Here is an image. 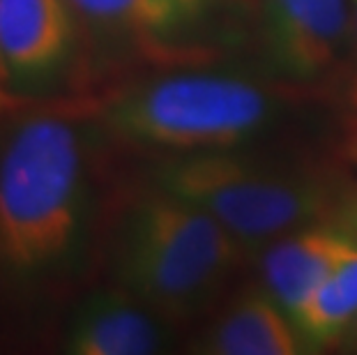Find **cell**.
<instances>
[{"instance_id": "cell-1", "label": "cell", "mask_w": 357, "mask_h": 355, "mask_svg": "<svg viewBox=\"0 0 357 355\" xmlns=\"http://www.w3.org/2000/svg\"><path fill=\"white\" fill-rule=\"evenodd\" d=\"M311 102L261 72L189 63L113 88L95 107L111 137L164 157L258 146Z\"/></svg>"}, {"instance_id": "cell-2", "label": "cell", "mask_w": 357, "mask_h": 355, "mask_svg": "<svg viewBox=\"0 0 357 355\" xmlns=\"http://www.w3.org/2000/svg\"><path fill=\"white\" fill-rule=\"evenodd\" d=\"M153 183L208 210L247 252L307 226L339 224L357 199L337 162L263 143L164 155Z\"/></svg>"}, {"instance_id": "cell-3", "label": "cell", "mask_w": 357, "mask_h": 355, "mask_svg": "<svg viewBox=\"0 0 357 355\" xmlns=\"http://www.w3.org/2000/svg\"><path fill=\"white\" fill-rule=\"evenodd\" d=\"M247 254L208 210L153 183L113 210L106 259L111 284L182 326L215 309Z\"/></svg>"}, {"instance_id": "cell-4", "label": "cell", "mask_w": 357, "mask_h": 355, "mask_svg": "<svg viewBox=\"0 0 357 355\" xmlns=\"http://www.w3.org/2000/svg\"><path fill=\"white\" fill-rule=\"evenodd\" d=\"M88 139L79 111L19 116L0 137V263L42 277L70 261L86 210Z\"/></svg>"}, {"instance_id": "cell-5", "label": "cell", "mask_w": 357, "mask_h": 355, "mask_svg": "<svg viewBox=\"0 0 357 355\" xmlns=\"http://www.w3.org/2000/svg\"><path fill=\"white\" fill-rule=\"evenodd\" d=\"M256 72L337 102L353 49V0H233L224 17Z\"/></svg>"}, {"instance_id": "cell-6", "label": "cell", "mask_w": 357, "mask_h": 355, "mask_svg": "<svg viewBox=\"0 0 357 355\" xmlns=\"http://www.w3.org/2000/svg\"><path fill=\"white\" fill-rule=\"evenodd\" d=\"M77 21L79 42L100 54L102 47L129 49L157 65L208 63L205 51L182 47L194 24L176 0H67Z\"/></svg>"}, {"instance_id": "cell-7", "label": "cell", "mask_w": 357, "mask_h": 355, "mask_svg": "<svg viewBox=\"0 0 357 355\" xmlns=\"http://www.w3.org/2000/svg\"><path fill=\"white\" fill-rule=\"evenodd\" d=\"M79 47L67 0H0V63L19 81L56 74Z\"/></svg>"}, {"instance_id": "cell-8", "label": "cell", "mask_w": 357, "mask_h": 355, "mask_svg": "<svg viewBox=\"0 0 357 355\" xmlns=\"http://www.w3.org/2000/svg\"><path fill=\"white\" fill-rule=\"evenodd\" d=\"M355 245L357 233L339 224L307 226L272 240L261 249L263 289L293 319Z\"/></svg>"}, {"instance_id": "cell-9", "label": "cell", "mask_w": 357, "mask_h": 355, "mask_svg": "<svg viewBox=\"0 0 357 355\" xmlns=\"http://www.w3.org/2000/svg\"><path fill=\"white\" fill-rule=\"evenodd\" d=\"M169 328L139 298L111 284L81 302L65 344L77 355H148L162 351Z\"/></svg>"}, {"instance_id": "cell-10", "label": "cell", "mask_w": 357, "mask_h": 355, "mask_svg": "<svg viewBox=\"0 0 357 355\" xmlns=\"http://www.w3.org/2000/svg\"><path fill=\"white\" fill-rule=\"evenodd\" d=\"M298 326L265 289H245L224 302L201 332L196 351L212 355H298Z\"/></svg>"}, {"instance_id": "cell-11", "label": "cell", "mask_w": 357, "mask_h": 355, "mask_svg": "<svg viewBox=\"0 0 357 355\" xmlns=\"http://www.w3.org/2000/svg\"><path fill=\"white\" fill-rule=\"evenodd\" d=\"M357 319V245L293 316L307 346L337 344Z\"/></svg>"}, {"instance_id": "cell-12", "label": "cell", "mask_w": 357, "mask_h": 355, "mask_svg": "<svg viewBox=\"0 0 357 355\" xmlns=\"http://www.w3.org/2000/svg\"><path fill=\"white\" fill-rule=\"evenodd\" d=\"M344 107L351 109V116H357V0H353V49H351V63H348L346 77L341 81L339 97Z\"/></svg>"}, {"instance_id": "cell-13", "label": "cell", "mask_w": 357, "mask_h": 355, "mask_svg": "<svg viewBox=\"0 0 357 355\" xmlns=\"http://www.w3.org/2000/svg\"><path fill=\"white\" fill-rule=\"evenodd\" d=\"M176 3L180 5V10L185 12V17L192 24H199L201 19L210 17V14H222V17H226L233 0H176Z\"/></svg>"}, {"instance_id": "cell-14", "label": "cell", "mask_w": 357, "mask_h": 355, "mask_svg": "<svg viewBox=\"0 0 357 355\" xmlns=\"http://www.w3.org/2000/svg\"><path fill=\"white\" fill-rule=\"evenodd\" d=\"M341 153L348 162L357 166V116H351L344 130V143H341Z\"/></svg>"}, {"instance_id": "cell-15", "label": "cell", "mask_w": 357, "mask_h": 355, "mask_svg": "<svg viewBox=\"0 0 357 355\" xmlns=\"http://www.w3.org/2000/svg\"><path fill=\"white\" fill-rule=\"evenodd\" d=\"M26 109V100L10 95L7 90H0V116H10V113H21Z\"/></svg>"}, {"instance_id": "cell-16", "label": "cell", "mask_w": 357, "mask_h": 355, "mask_svg": "<svg viewBox=\"0 0 357 355\" xmlns=\"http://www.w3.org/2000/svg\"><path fill=\"white\" fill-rule=\"evenodd\" d=\"M348 222H351V229L357 233V199L353 201V208H351V213H348Z\"/></svg>"}, {"instance_id": "cell-17", "label": "cell", "mask_w": 357, "mask_h": 355, "mask_svg": "<svg viewBox=\"0 0 357 355\" xmlns=\"http://www.w3.org/2000/svg\"><path fill=\"white\" fill-rule=\"evenodd\" d=\"M353 332H355V335H357V319H355V323H353V328H351Z\"/></svg>"}]
</instances>
